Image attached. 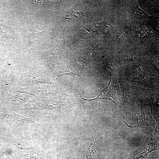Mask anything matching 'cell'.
Returning a JSON list of instances; mask_svg holds the SVG:
<instances>
[{"mask_svg": "<svg viewBox=\"0 0 159 159\" xmlns=\"http://www.w3.org/2000/svg\"><path fill=\"white\" fill-rule=\"evenodd\" d=\"M0 159H11L9 153L0 148Z\"/></svg>", "mask_w": 159, "mask_h": 159, "instance_id": "cell-6", "label": "cell"}, {"mask_svg": "<svg viewBox=\"0 0 159 159\" xmlns=\"http://www.w3.org/2000/svg\"><path fill=\"white\" fill-rule=\"evenodd\" d=\"M2 132V131L0 130V132Z\"/></svg>", "mask_w": 159, "mask_h": 159, "instance_id": "cell-7", "label": "cell"}, {"mask_svg": "<svg viewBox=\"0 0 159 159\" xmlns=\"http://www.w3.org/2000/svg\"><path fill=\"white\" fill-rule=\"evenodd\" d=\"M22 157L23 159H49L46 156L43 154H35L34 153L24 155Z\"/></svg>", "mask_w": 159, "mask_h": 159, "instance_id": "cell-5", "label": "cell"}, {"mask_svg": "<svg viewBox=\"0 0 159 159\" xmlns=\"http://www.w3.org/2000/svg\"><path fill=\"white\" fill-rule=\"evenodd\" d=\"M13 144L16 149L20 153H33L37 150L36 147L26 141H18L14 142Z\"/></svg>", "mask_w": 159, "mask_h": 159, "instance_id": "cell-4", "label": "cell"}, {"mask_svg": "<svg viewBox=\"0 0 159 159\" xmlns=\"http://www.w3.org/2000/svg\"><path fill=\"white\" fill-rule=\"evenodd\" d=\"M32 119L26 118L10 111L9 113L0 115V120L13 127L19 126L24 123L30 122Z\"/></svg>", "mask_w": 159, "mask_h": 159, "instance_id": "cell-3", "label": "cell"}, {"mask_svg": "<svg viewBox=\"0 0 159 159\" xmlns=\"http://www.w3.org/2000/svg\"><path fill=\"white\" fill-rule=\"evenodd\" d=\"M102 141L101 136L93 129L83 153V159H97Z\"/></svg>", "mask_w": 159, "mask_h": 159, "instance_id": "cell-1", "label": "cell"}, {"mask_svg": "<svg viewBox=\"0 0 159 159\" xmlns=\"http://www.w3.org/2000/svg\"><path fill=\"white\" fill-rule=\"evenodd\" d=\"M159 144L152 134L147 138L144 143L131 155L130 159H139L147 157L151 152L159 150Z\"/></svg>", "mask_w": 159, "mask_h": 159, "instance_id": "cell-2", "label": "cell"}]
</instances>
